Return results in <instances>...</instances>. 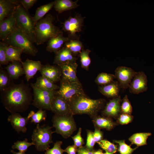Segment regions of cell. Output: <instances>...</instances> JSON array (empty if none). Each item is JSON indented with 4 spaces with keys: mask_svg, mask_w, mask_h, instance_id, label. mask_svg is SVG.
I'll return each instance as SVG.
<instances>
[{
    "mask_svg": "<svg viewBox=\"0 0 154 154\" xmlns=\"http://www.w3.org/2000/svg\"><path fill=\"white\" fill-rule=\"evenodd\" d=\"M33 97L29 85L23 80L16 84L13 80L7 87L0 91L1 101L11 114L26 111L32 104Z\"/></svg>",
    "mask_w": 154,
    "mask_h": 154,
    "instance_id": "6da1fadb",
    "label": "cell"
},
{
    "mask_svg": "<svg viewBox=\"0 0 154 154\" xmlns=\"http://www.w3.org/2000/svg\"><path fill=\"white\" fill-rule=\"evenodd\" d=\"M105 100L100 98L93 99L84 94H77L69 101L73 115L87 114L91 118L97 116L104 105Z\"/></svg>",
    "mask_w": 154,
    "mask_h": 154,
    "instance_id": "7a4b0ae2",
    "label": "cell"
},
{
    "mask_svg": "<svg viewBox=\"0 0 154 154\" xmlns=\"http://www.w3.org/2000/svg\"><path fill=\"white\" fill-rule=\"evenodd\" d=\"M55 17L50 14L46 15L36 24L35 33L36 44L39 45L47 42L50 39L62 32L54 24Z\"/></svg>",
    "mask_w": 154,
    "mask_h": 154,
    "instance_id": "3957f363",
    "label": "cell"
},
{
    "mask_svg": "<svg viewBox=\"0 0 154 154\" xmlns=\"http://www.w3.org/2000/svg\"><path fill=\"white\" fill-rule=\"evenodd\" d=\"M3 42L8 46L19 48L23 53L33 56L38 51L34 42L16 25L12 33Z\"/></svg>",
    "mask_w": 154,
    "mask_h": 154,
    "instance_id": "277c9868",
    "label": "cell"
},
{
    "mask_svg": "<svg viewBox=\"0 0 154 154\" xmlns=\"http://www.w3.org/2000/svg\"><path fill=\"white\" fill-rule=\"evenodd\" d=\"M16 25L34 43H36L35 23L28 11L19 4L13 14Z\"/></svg>",
    "mask_w": 154,
    "mask_h": 154,
    "instance_id": "5b68a950",
    "label": "cell"
},
{
    "mask_svg": "<svg viewBox=\"0 0 154 154\" xmlns=\"http://www.w3.org/2000/svg\"><path fill=\"white\" fill-rule=\"evenodd\" d=\"M52 127L45 124L40 125L37 124L31 137L32 142L37 151H44L50 147V144L53 143L52 134L55 132L51 130Z\"/></svg>",
    "mask_w": 154,
    "mask_h": 154,
    "instance_id": "8992f818",
    "label": "cell"
},
{
    "mask_svg": "<svg viewBox=\"0 0 154 154\" xmlns=\"http://www.w3.org/2000/svg\"><path fill=\"white\" fill-rule=\"evenodd\" d=\"M73 116L54 114L52 119L53 127L55 129L54 132L60 135L64 138L70 136L77 129Z\"/></svg>",
    "mask_w": 154,
    "mask_h": 154,
    "instance_id": "52a82bcc",
    "label": "cell"
},
{
    "mask_svg": "<svg viewBox=\"0 0 154 154\" xmlns=\"http://www.w3.org/2000/svg\"><path fill=\"white\" fill-rule=\"evenodd\" d=\"M31 86L33 90V99L32 105L38 109L51 110L52 102L57 94V90H48L39 89L32 83Z\"/></svg>",
    "mask_w": 154,
    "mask_h": 154,
    "instance_id": "ba28073f",
    "label": "cell"
},
{
    "mask_svg": "<svg viewBox=\"0 0 154 154\" xmlns=\"http://www.w3.org/2000/svg\"><path fill=\"white\" fill-rule=\"evenodd\" d=\"M59 89L57 93L69 102L72 98L78 94H84L80 82H70L62 77Z\"/></svg>",
    "mask_w": 154,
    "mask_h": 154,
    "instance_id": "9c48e42d",
    "label": "cell"
},
{
    "mask_svg": "<svg viewBox=\"0 0 154 154\" xmlns=\"http://www.w3.org/2000/svg\"><path fill=\"white\" fill-rule=\"evenodd\" d=\"M84 18L80 14H77L74 17L70 16L65 20L63 23L62 29L68 33L70 39H78L76 33L81 31Z\"/></svg>",
    "mask_w": 154,
    "mask_h": 154,
    "instance_id": "30bf717a",
    "label": "cell"
},
{
    "mask_svg": "<svg viewBox=\"0 0 154 154\" xmlns=\"http://www.w3.org/2000/svg\"><path fill=\"white\" fill-rule=\"evenodd\" d=\"M137 72L130 68L123 66L117 67L115 70V75L120 88L124 89L128 88Z\"/></svg>",
    "mask_w": 154,
    "mask_h": 154,
    "instance_id": "8fae6325",
    "label": "cell"
},
{
    "mask_svg": "<svg viewBox=\"0 0 154 154\" xmlns=\"http://www.w3.org/2000/svg\"><path fill=\"white\" fill-rule=\"evenodd\" d=\"M51 110L55 114L73 115L69 102L57 93L52 102Z\"/></svg>",
    "mask_w": 154,
    "mask_h": 154,
    "instance_id": "7c38bea8",
    "label": "cell"
},
{
    "mask_svg": "<svg viewBox=\"0 0 154 154\" xmlns=\"http://www.w3.org/2000/svg\"><path fill=\"white\" fill-rule=\"evenodd\" d=\"M147 78L142 71L137 72L132 79L129 87L131 93L138 94L146 91L148 89Z\"/></svg>",
    "mask_w": 154,
    "mask_h": 154,
    "instance_id": "4fadbf2b",
    "label": "cell"
},
{
    "mask_svg": "<svg viewBox=\"0 0 154 154\" xmlns=\"http://www.w3.org/2000/svg\"><path fill=\"white\" fill-rule=\"evenodd\" d=\"M29 120L28 116L23 117L18 113H12L7 119L13 128L18 133L26 132V126Z\"/></svg>",
    "mask_w": 154,
    "mask_h": 154,
    "instance_id": "5bb4252c",
    "label": "cell"
},
{
    "mask_svg": "<svg viewBox=\"0 0 154 154\" xmlns=\"http://www.w3.org/2000/svg\"><path fill=\"white\" fill-rule=\"evenodd\" d=\"M39 71L41 76L54 83L60 81L62 77L61 70L57 65H52L49 64L42 65Z\"/></svg>",
    "mask_w": 154,
    "mask_h": 154,
    "instance_id": "9a60e30c",
    "label": "cell"
},
{
    "mask_svg": "<svg viewBox=\"0 0 154 154\" xmlns=\"http://www.w3.org/2000/svg\"><path fill=\"white\" fill-rule=\"evenodd\" d=\"M20 4L19 0H0V22L13 15Z\"/></svg>",
    "mask_w": 154,
    "mask_h": 154,
    "instance_id": "2e32d148",
    "label": "cell"
},
{
    "mask_svg": "<svg viewBox=\"0 0 154 154\" xmlns=\"http://www.w3.org/2000/svg\"><path fill=\"white\" fill-rule=\"evenodd\" d=\"M121 102L120 96L113 98L106 104L102 111L104 116L108 117H115L118 116L121 112Z\"/></svg>",
    "mask_w": 154,
    "mask_h": 154,
    "instance_id": "e0dca14e",
    "label": "cell"
},
{
    "mask_svg": "<svg viewBox=\"0 0 154 154\" xmlns=\"http://www.w3.org/2000/svg\"><path fill=\"white\" fill-rule=\"evenodd\" d=\"M58 66L61 70L62 77L70 82H80L76 75L78 66L76 62L64 64Z\"/></svg>",
    "mask_w": 154,
    "mask_h": 154,
    "instance_id": "ac0fdd59",
    "label": "cell"
},
{
    "mask_svg": "<svg viewBox=\"0 0 154 154\" xmlns=\"http://www.w3.org/2000/svg\"><path fill=\"white\" fill-rule=\"evenodd\" d=\"M55 54L53 63L57 65L65 63L76 62L78 59L77 58L73 55L68 48L64 46Z\"/></svg>",
    "mask_w": 154,
    "mask_h": 154,
    "instance_id": "d6986e66",
    "label": "cell"
},
{
    "mask_svg": "<svg viewBox=\"0 0 154 154\" xmlns=\"http://www.w3.org/2000/svg\"><path fill=\"white\" fill-rule=\"evenodd\" d=\"M70 39L64 37L63 32L56 36L50 39L47 42L46 50L55 54L63 47V45Z\"/></svg>",
    "mask_w": 154,
    "mask_h": 154,
    "instance_id": "ffe728a7",
    "label": "cell"
},
{
    "mask_svg": "<svg viewBox=\"0 0 154 154\" xmlns=\"http://www.w3.org/2000/svg\"><path fill=\"white\" fill-rule=\"evenodd\" d=\"M21 63L27 82L33 77L37 72L41 69L42 65L39 61L33 60L28 58Z\"/></svg>",
    "mask_w": 154,
    "mask_h": 154,
    "instance_id": "44dd1931",
    "label": "cell"
},
{
    "mask_svg": "<svg viewBox=\"0 0 154 154\" xmlns=\"http://www.w3.org/2000/svg\"><path fill=\"white\" fill-rule=\"evenodd\" d=\"M16 25V20L13 15L0 22V38L1 41H3L12 33Z\"/></svg>",
    "mask_w": 154,
    "mask_h": 154,
    "instance_id": "7402d4cb",
    "label": "cell"
},
{
    "mask_svg": "<svg viewBox=\"0 0 154 154\" xmlns=\"http://www.w3.org/2000/svg\"><path fill=\"white\" fill-rule=\"evenodd\" d=\"M120 88L118 82L114 80L106 85L98 86V90L104 96L113 98L119 96Z\"/></svg>",
    "mask_w": 154,
    "mask_h": 154,
    "instance_id": "603a6c76",
    "label": "cell"
},
{
    "mask_svg": "<svg viewBox=\"0 0 154 154\" xmlns=\"http://www.w3.org/2000/svg\"><path fill=\"white\" fill-rule=\"evenodd\" d=\"M11 78L13 80L18 79L21 76L25 74L21 62L18 61L11 62L5 67Z\"/></svg>",
    "mask_w": 154,
    "mask_h": 154,
    "instance_id": "cb8c5ba5",
    "label": "cell"
},
{
    "mask_svg": "<svg viewBox=\"0 0 154 154\" xmlns=\"http://www.w3.org/2000/svg\"><path fill=\"white\" fill-rule=\"evenodd\" d=\"M54 1L53 7L59 13L74 9L79 6L77 4L78 0L74 1L71 0H55Z\"/></svg>",
    "mask_w": 154,
    "mask_h": 154,
    "instance_id": "d4e9b609",
    "label": "cell"
},
{
    "mask_svg": "<svg viewBox=\"0 0 154 154\" xmlns=\"http://www.w3.org/2000/svg\"><path fill=\"white\" fill-rule=\"evenodd\" d=\"M33 84L36 88L43 90H57L59 88V86L42 76L37 77L36 82Z\"/></svg>",
    "mask_w": 154,
    "mask_h": 154,
    "instance_id": "484cf974",
    "label": "cell"
},
{
    "mask_svg": "<svg viewBox=\"0 0 154 154\" xmlns=\"http://www.w3.org/2000/svg\"><path fill=\"white\" fill-rule=\"evenodd\" d=\"M95 127L99 129H105L108 130L112 129L116 124L110 117L96 116L92 118Z\"/></svg>",
    "mask_w": 154,
    "mask_h": 154,
    "instance_id": "4316f807",
    "label": "cell"
},
{
    "mask_svg": "<svg viewBox=\"0 0 154 154\" xmlns=\"http://www.w3.org/2000/svg\"><path fill=\"white\" fill-rule=\"evenodd\" d=\"M64 46L68 48L75 57L84 49L82 42L78 39H70L64 44Z\"/></svg>",
    "mask_w": 154,
    "mask_h": 154,
    "instance_id": "83f0119b",
    "label": "cell"
},
{
    "mask_svg": "<svg viewBox=\"0 0 154 154\" xmlns=\"http://www.w3.org/2000/svg\"><path fill=\"white\" fill-rule=\"evenodd\" d=\"M22 51L19 48L11 46L7 47L6 53L8 61L9 62L18 61L22 63L21 56Z\"/></svg>",
    "mask_w": 154,
    "mask_h": 154,
    "instance_id": "f1b7e54d",
    "label": "cell"
},
{
    "mask_svg": "<svg viewBox=\"0 0 154 154\" xmlns=\"http://www.w3.org/2000/svg\"><path fill=\"white\" fill-rule=\"evenodd\" d=\"M151 135L150 133H137L133 135L129 139L132 144H134L137 146L146 145L148 137Z\"/></svg>",
    "mask_w": 154,
    "mask_h": 154,
    "instance_id": "f546056e",
    "label": "cell"
},
{
    "mask_svg": "<svg viewBox=\"0 0 154 154\" xmlns=\"http://www.w3.org/2000/svg\"><path fill=\"white\" fill-rule=\"evenodd\" d=\"M54 5L53 1L38 7L36 10L34 16L33 17L35 24L44 17L46 13L54 7Z\"/></svg>",
    "mask_w": 154,
    "mask_h": 154,
    "instance_id": "4dcf8cb0",
    "label": "cell"
},
{
    "mask_svg": "<svg viewBox=\"0 0 154 154\" xmlns=\"http://www.w3.org/2000/svg\"><path fill=\"white\" fill-rule=\"evenodd\" d=\"M115 78H116L115 75L102 72L98 75L95 82L99 86H104L110 83Z\"/></svg>",
    "mask_w": 154,
    "mask_h": 154,
    "instance_id": "1f68e13d",
    "label": "cell"
},
{
    "mask_svg": "<svg viewBox=\"0 0 154 154\" xmlns=\"http://www.w3.org/2000/svg\"><path fill=\"white\" fill-rule=\"evenodd\" d=\"M27 116L30 119H31V123L39 124L45 120L46 117V110L39 109L36 112L31 111Z\"/></svg>",
    "mask_w": 154,
    "mask_h": 154,
    "instance_id": "d6a6232c",
    "label": "cell"
},
{
    "mask_svg": "<svg viewBox=\"0 0 154 154\" xmlns=\"http://www.w3.org/2000/svg\"><path fill=\"white\" fill-rule=\"evenodd\" d=\"M91 51L88 49H83L79 54L80 58L81 68L88 71L89 66L91 63L89 54Z\"/></svg>",
    "mask_w": 154,
    "mask_h": 154,
    "instance_id": "836d02e7",
    "label": "cell"
},
{
    "mask_svg": "<svg viewBox=\"0 0 154 154\" xmlns=\"http://www.w3.org/2000/svg\"><path fill=\"white\" fill-rule=\"evenodd\" d=\"M13 80L7 70L1 67L0 69V91L7 87Z\"/></svg>",
    "mask_w": 154,
    "mask_h": 154,
    "instance_id": "e575fe53",
    "label": "cell"
},
{
    "mask_svg": "<svg viewBox=\"0 0 154 154\" xmlns=\"http://www.w3.org/2000/svg\"><path fill=\"white\" fill-rule=\"evenodd\" d=\"M32 145H34L32 142H28L27 139L26 138L23 141H17L14 143V145L12 146V148L13 149H16L19 151L25 152L28 148Z\"/></svg>",
    "mask_w": 154,
    "mask_h": 154,
    "instance_id": "d590c367",
    "label": "cell"
},
{
    "mask_svg": "<svg viewBox=\"0 0 154 154\" xmlns=\"http://www.w3.org/2000/svg\"><path fill=\"white\" fill-rule=\"evenodd\" d=\"M114 141L118 144V151L120 154H131L137 148H132L127 145L123 140H115Z\"/></svg>",
    "mask_w": 154,
    "mask_h": 154,
    "instance_id": "8d00e7d4",
    "label": "cell"
},
{
    "mask_svg": "<svg viewBox=\"0 0 154 154\" xmlns=\"http://www.w3.org/2000/svg\"><path fill=\"white\" fill-rule=\"evenodd\" d=\"M97 143L106 152L116 153V146L114 143L107 140L102 139Z\"/></svg>",
    "mask_w": 154,
    "mask_h": 154,
    "instance_id": "74e56055",
    "label": "cell"
},
{
    "mask_svg": "<svg viewBox=\"0 0 154 154\" xmlns=\"http://www.w3.org/2000/svg\"><path fill=\"white\" fill-rule=\"evenodd\" d=\"M132 112V107L128 98V96L126 95L123 99L121 105V112L122 113L131 115Z\"/></svg>",
    "mask_w": 154,
    "mask_h": 154,
    "instance_id": "f35d334b",
    "label": "cell"
},
{
    "mask_svg": "<svg viewBox=\"0 0 154 154\" xmlns=\"http://www.w3.org/2000/svg\"><path fill=\"white\" fill-rule=\"evenodd\" d=\"M7 44L5 42H0V64L1 65L8 64L9 62L8 61L6 53L7 47Z\"/></svg>",
    "mask_w": 154,
    "mask_h": 154,
    "instance_id": "ab89813d",
    "label": "cell"
},
{
    "mask_svg": "<svg viewBox=\"0 0 154 154\" xmlns=\"http://www.w3.org/2000/svg\"><path fill=\"white\" fill-rule=\"evenodd\" d=\"M61 141H57L54 143L53 147L46 150L44 154H63L64 150L61 147L62 144Z\"/></svg>",
    "mask_w": 154,
    "mask_h": 154,
    "instance_id": "60d3db41",
    "label": "cell"
},
{
    "mask_svg": "<svg viewBox=\"0 0 154 154\" xmlns=\"http://www.w3.org/2000/svg\"><path fill=\"white\" fill-rule=\"evenodd\" d=\"M87 139L86 147L90 150H93L94 146L96 143L94 140L93 132L91 131L87 130Z\"/></svg>",
    "mask_w": 154,
    "mask_h": 154,
    "instance_id": "b9f144b4",
    "label": "cell"
},
{
    "mask_svg": "<svg viewBox=\"0 0 154 154\" xmlns=\"http://www.w3.org/2000/svg\"><path fill=\"white\" fill-rule=\"evenodd\" d=\"M82 128H79L77 133L72 138L73 140L74 145L78 147L82 146L84 144V141L81 136Z\"/></svg>",
    "mask_w": 154,
    "mask_h": 154,
    "instance_id": "7bdbcfd3",
    "label": "cell"
},
{
    "mask_svg": "<svg viewBox=\"0 0 154 154\" xmlns=\"http://www.w3.org/2000/svg\"><path fill=\"white\" fill-rule=\"evenodd\" d=\"M133 118L130 115L122 113L119 116L118 121L121 125L127 124L132 121Z\"/></svg>",
    "mask_w": 154,
    "mask_h": 154,
    "instance_id": "ee69618b",
    "label": "cell"
},
{
    "mask_svg": "<svg viewBox=\"0 0 154 154\" xmlns=\"http://www.w3.org/2000/svg\"><path fill=\"white\" fill-rule=\"evenodd\" d=\"M37 0H20L21 4L26 10L28 11L37 1Z\"/></svg>",
    "mask_w": 154,
    "mask_h": 154,
    "instance_id": "f6af8a7d",
    "label": "cell"
},
{
    "mask_svg": "<svg viewBox=\"0 0 154 154\" xmlns=\"http://www.w3.org/2000/svg\"><path fill=\"white\" fill-rule=\"evenodd\" d=\"M100 129L95 127V130L93 132L94 138L96 143H98L103 139V134Z\"/></svg>",
    "mask_w": 154,
    "mask_h": 154,
    "instance_id": "bcb514c9",
    "label": "cell"
},
{
    "mask_svg": "<svg viewBox=\"0 0 154 154\" xmlns=\"http://www.w3.org/2000/svg\"><path fill=\"white\" fill-rule=\"evenodd\" d=\"M94 151L90 150L86 146H82L78 147V154H93Z\"/></svg>",
    "mask_w": 154,
    "mask_h": 154,
    "instance_id": "7dc6e473",
    "label": "cell"
},
{
    "mask_svg": "<svg viewBox=\"0 0 154 154\" xmlns=\"http://www.w3.org/2000/svg\"><path fill=\"white\" fill-rule=\"evenodd\" d=\"M78 149V147L74 145L68 146L64 150V151L68 154H76V152H77Z\"/></svg>",
    "mask_w": 154,
    "mask_h": 154,
    "instance_id": "c3c4849f",
    "label": "cell"
},
{
    "mask_svg": "<svg viewBox=\"0 0 154 154\" xmlns=\"http://www.w3.org/2000/svg\"><path fill=\"white\" fill-rule=\"evenodd\" d=\"M11 152L13 154H26L25 152L19 151L18 152H16L13 150H11Z\"/></svg>",
    "mask_w": 154,
    "mask_h": 154,
    "instance_id": "681fc988",
    "label": "cell"
},
{
    "mask_svg": "<svg viewBox=\"0 0 154 154\" xmlns=\"http://www.w3.org/2000/svg\"><path fill=\"white\" fill-rule=\"evenodd\" d=\"M102 151L101 150L99 149L97 151H94L93 154H102Z\"/></svg>",
    "mask_w": 154,
    "mask_h": 154,
    "instance_id": "f907efd6",
    "label": "cell"
},
{
    "mask_svg": "<svg viewBox=\"0 0 154 154\" xmlns=\"http://www.w3.org/2000/svg\"><path fill=\"white\" fill-rule=\"evenodd\" d=\"M115 153V152H106L105 153H102V154H113Z\"/></svg>",
    "mask_w": 154,
    "mask_h": 154,
    "instance_id": "816d5d0a",
    "label": "cell"
}]
</instances>
